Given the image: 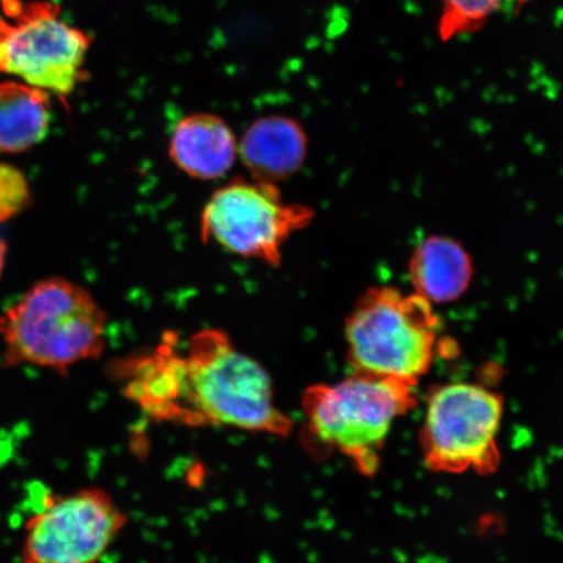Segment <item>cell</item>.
Listing matches in <instances>:
<instances>
[{
    "mask_svg": "<svg viewBox=\"0 0 563 563\" xmlns=\"http://www.w3.org/2000/svg\"><path fill=\"white\" fill-rule=\"evenodd\" d=\"M181 387V426L224 427L287 438L292 421L279 410L269 373L229 334L206 329L189 338Z\"/></svg>",
    "mask_w": 563,
    "mask_h": 563,
    "instance_id": "1",
    "label": "cell"
},
{
    "mask_svg": "<svg viewBox=\"0 0 563 563\" xmlns=\"http://www.w3.org/2000/svg\"><path fill=\"white\" fill-rule=\"evenodd\" d=\"M106 314L86 288L63 278L40 280L0 316L3 365H34L67 376L103 354Z\"/></svg>",
    "mask_w": 563,
    "mask_h": 563,
    "instance_id": "2",
    "label": "cell"
},
{
    "mask_svg": "<svg viewBox=\"0 0 563 563\" xmlns=\"http://www.w3.org/2000/svg\"><path fill=\"white\" fill-rule=\"evenodd\" d=\"M413 387L361 373L341 383L309 386L301 398L308 434L369 474L394 422L413 407Z\"/></svg>",
    "mask_w": 563,
    "mask_h": 563,
    "instance_id": "3",
    "label": "cell"
},
{
    "mask_svg": "<svg viewBox=\"0 0 563 563\" xmlns=\"http://www.w3.org/2000/svg\"><path fill=\"white\" fill-rule=\"evenodd\" d=\"M344 335L354 373L417 385L434 361L439 319L417 292L375 288L357 301Z\"/></svg>",
    "mask_w": 563,
    "mask_h": 563,
    "instance_id": "4",
    "label": "cell"
},
{
    "mask_svg": "<svg viewBox=\"0 0 563 563\" xmlns=\"http://www.w3.org/2000/svg\"><path fill=\"white\" fill-rule=\"evenodd\" d=\"M313 210L284 199L273 183L235 180L211 195L201 214L202 241L271 266L294 234L313 221Z\"/></svg>",
    "mask_w": 563,
    "mask_h": 563,
    "instance_id": "5",
    "label": "cell"
},
{
    "mask_svg": "<svg viewBox=\"0 0 563 563\" xmlns=\"http://www.w3.org/2000/svg\"><path fill=\"white\" fill-rule=\"evenodd\" d=\"M501 398L483 386L449 384L427 406L421 446L428 467L438 473H490L497 467Z\"/></svg>",
    "mask_w": 563,
    "mask_h": 563,
    "instance_id": "6",
    "label": "cell"
},
{
    "mask_svg": "<svg viewBox=\"0 0 563 563\" xmlns=\"http://www.w3.org/2000/svg\"><path fill=\"white\" fill-rule=\"evenodd\" d=\"M126 523V514L102 488L48 495L26 520L21 563H100Z\"/></svg>",
    "mask_w": 563,
    "mask_h": 563,
    "instance_id": "7",
    "label": "cell"
},
{
    "mask_svg": "<svg viewBox=\"0 0 563 563\" xmlns=\"http://www.w3.org/2000/svg\"><path fill=\"white\" fill-rule=\"evenodd\" d=\"M58 15V7L35 2L23 5L15 25L0 20V73L59 96L73 93L84 79L91 38Z\"/></svg>",
    "mask_w": 563,
    "mask_h": 563,
    "instance_id": "8",
    "label": "cell"
},
{
    "mask_svg": "<svg viewBox=\"0 0 563 563\" xmlns=\"http://www.w3.org/2000/svg\"><path fill=\"white\" fill-rule=\"evenodd\" d=\"M307 150L305 129L286 115L256 119L238 145V154L252 178L273 185L291 178L300 170Z\"/></svg>",
    "mask_w": 563,
    "mask_h": 563,
    "instance_id": "9",
    "label": "cell"
},
{
    "mask_svg": "<svg viewBox=\"0 0 563 563\" xmlns=\"http://www.w3.org/2000/svg\"><path fill=\"white\" fill-rule=\"evenodd\" d=\"M168 156L195 179L214 180L227 174L238 156L234 132L221 117L199 112L175 125Z\"/></svg>",
    "mask_w": 563,
    "mask_h": 563,
    "instance_id": "10",
    "label": "cell"
},
{
    "mask_svg": "<svg viewBox=\"0 0 563 563\" xmlns=\"http://www.w3.org/2000/svg\"><path fill=\"white\" fill-rule=\"evenodd\" d=\"M410 277L415 292L431 305L460 299L473 278V263L463 246L453 239H426L413 252Z\"/></svg>",
    "mask_w": 563,
    "mask_h": 563,
    "instance_id": "11",
    "label": "cell"
},
{
    "mask_svg": "<svg viewBox=\"0 0 563 563\" xmlns=\"http://www.w3.org/2000/svg\"><path fill=\"white\" fill-rule=\"evenodd\" d=\"M51 126V100L44 90L0 84V152L21 153L41 143Z\"/></svg>",
    "mask_w": 563,
    "mask_h": 563,
    "instance_id": "12",
    "label": "cell"
},
{
    "mask_svg": "<svg viewBox=\"0 0 563 563\" xmlns=\"http://www.w3.org/2000/svg\"><path fill=\"white\" fill-rule=\"evenodd\" d=\"M439 35L450 42L481 32L490 20L506 11L523 9L532 0H438Z\"/></svg>",
    "mask_w": 563,
    "mask_h": 563,
    "instance_id": "13",
    "label": "cell"
},
{
    "mask_svg": "<svg viewBox=\"0 0 563 563\" xmlns=\"http://www.w3.org/2000/svg\"><path fill=\"white\" fill-rule=\"evenodd\" d=\"M30 186L23 173L0 164V223L12 220L31 206Z\"/></svg>",
    "mask_w": 563,
    "mask_h": 563,
    "instance_id": "14",
    "label": "cell"
},
{
    "mask_svg": "<svg viewBox=\"0 0 563 563\" xmlns=\"http://www.w3.org/2000/svg\"><path fill=\"white\" fill-rule=\"evenodd\" d=\"M4 11L9 13L11 18H15L18 13L23 9V4L19 0H2Z\"/></svg>",
    "mask_w": 563,
    "mask_h": 563,
    "instance_id": "15",
    "label": "cell"
},
{
    "mask_svg": "<svg viewBox=\"0 0 563 563\" xmlns=\"http://www.w3.org/2000/svg\"><path fill=\"white\" fill-rule=\"evenodd\" d=\"M5 255H7V245L3 241V239L0 238V277H2V273L4 269Z\"/></svg>",
    "mask_w": 563,
    "mask_h": 563,
    "instance_id": "16",
    "label": "cell"
}]
</instances>
